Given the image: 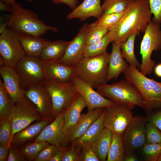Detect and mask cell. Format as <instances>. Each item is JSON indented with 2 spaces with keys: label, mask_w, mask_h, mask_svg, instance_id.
I'll return each mask as SVG.
<instances>
[{
  "label": "cell",
  "mask_w": 161,
  "mask_h": 161,
  "mask_svg": "<svg viewBox=\"0 0 161 161\" xmlns=\"http://www.w3.org/2000/svg\"><path fill=\"white\" fill-rule=\"evenodd\" d=\"M152 14L149 0H130L123 16L109 29L112 41L120 44L132 34L144 33Z\"/></svg>",
  "instance_id": "cell-1"
},
{
  "label": "cell",
  "mask_w": 161,
  "mask_h": 161,
  "mask_svg": "<svg viewBox=\"0 0 161 161\" xmlns=\"http://www.w3.org/2000/svg\"><path fill=\"white\" fill-rule=\"evenodd\" d=\"M10 13L7 21L8 28L20 35L41 37L49 31H58L56 27L46 24L36 13L16 1L11 5Z\"/></svg>",
  "instance_id": "cell-2"
},
{
  "label": "cell",
  "mask_w": 161,
  "mask_h": 161,
  "mask_svg": "<svg viewBox=\"0 0 161 161\" xmlns=\"http://www.w3.org/2000/svg\"><path fill=\"white\" fill-rule=\"evenodd\" d=\"M123 73L125 79L133 84L141 94L145 102L147 116L153 109L161 108V82L147 77L132 65H129Z\"/></svg>",
  "instance_id": "cell-3"
},
{
  "label": "cell",
  "mask_w": 161,
  "mask_h": 161,
  "mask_svg": "<svg viewBox=\"0 0 161 161\" xmlns=\"http://www.w3.org/2000/svg\"><path fill=\"white\" fill-rule=\"evenodd\" d=\"M97 89L100 95L115 103L126 105L132 109L137 106L146 110L145 102L139 91L125 79L111 84H103Z\"/></svg>",
  "instance_id": "cell-4"
},
{
  "label": "cell",
  "mask_w": 161,
  "mask_h": 161,
  "mask_svg": "<svg viewBox=\"0 0 161 161\" xmlns=\"http://www.w3.org/2000/svg\"><path fill=\"white\" fill-rule=\"evenodd\" d=\"M109 55L84 57L74 67L75 75L93 88L106 83Z\"/></svg>",
  "instance_id": "cell-5"
},
{
  "label": "cell",
  "mask_w": 161,
  "mask_h": 161,
  "mask_svg": "<svg viewBox=\"0 0 161 161\" xmlns=\"http://www.w3.org/2000/svg\"><path fill=\"white\" fill-rule=\"evenodd\" d=\"M160 27V24L151 20L141 43L140 53L142 61L140 71L146 76L152 73L155 65L154 61L151 58L153 52L161 50Z\"/></svg>",
  "instance_id": "cell-6"
},
{
  "label": "cell",
  "mask_w": 161,
  "mask_h": 161,
  "mask_svg": "<svg viewBox=\"0 0 161 161\" xmlns=\"http://www.w3.org/2000/svg\"><path fill=\"white\" fill-rule=\"evenodd\" d=\"M14 68L19 77L21 87L25 90L47 81L44 62L39 57L26 55Z\"/></svg>",
  "instance_id": "cell-7"
},
{
  "label": "cell",
  "mask_w": 161,
  "mask_h": 161,
  "mask_svg": "<svg viewBox=\"0 0 161 161\" xmlns=\"http://www.w3.org/2000/svg\"><path fill=\"white\" fill-rule=\"evenodd\" d=\"M45 84L52 100V117L55 119L71 105L78 93L72 80L64 83L47 80Z\"/></svg>",
  "instance_id": "cell-8"
},
{
  "label": "cell",
  "mask_w": 161,
  "mask_h": 161,
  "mask_svg": "<svg viewBox=\"0 0 161 161\" xmlns=\"http://www.w3.org/2000/svg\"><path fill=\"white\" fill-rule=\"evenodd\" d=\"M10 115L13 127L10 145L12 139L15 134L29 126L34 121L42 119L35 105L25 96L14 103Z\"/></svg>",
  "instance_id": "cell-9"
},
{
  "label": "cell",
  "mask_w": 161,
  "mask_h": 161,
  "mask_svg": "<svg viewBox=\"0 0 161 161\" xmlns=\"http://www.w3.org/2000/svg\"><path fill=\"white\" fill-rule=\"evenodd\" d=\"M20 35L8 28L0 35V54L5 65L14 68L26 55L21 45Z\"/></svg>",
  "instance_id": "cell-10"
},
{
  "label": "cell",
  "mask_w": 161,
  "mask_h": 161,
  "mask_svg": "<svg viewBox=\"0 0 161 161\" xmlns=\"http://www.w3.org/2000/svg\"><path fill=\"white\" fill-rule=\"evenodd\" d=\"M132 109L118 103L105 108L103 118L104 128L113 134L122 135L133 117Z\"/></svg>",
  "instance_id": "cell-11"
},
{
  "label": "cell",
  "mask_w": 161,
  "mask_h": 161,
  "mask_svg": "<svg viewBox=\"0 0 161 161\" xmlns=\"http://www.w3.org/2000/svg\"><path fill=\"white\" fill-rule=\"evenodd\" d=\"M146 117H134L123 134L126 153L134 152L146 143Z\"/></svg>",
  "instance_id": "cell-12"
},
{
  "label": "cell",
  "mask_w": 161,
  "mask_h": 161,
  "mask_svg": "<svg viewBox=\"0 0 161 161\" xmlns=\"http://www.w3.org/2000/svg\"><path fill=\"white\" fill-rule=\"evenodd\" d=\"M63 112L59 114L50 124L45 126L38 135L35 142L45 141L58 148L64 147L69 142L68 136L63 130Z\"/></svg>",
  "instance_id": "cell-13"
},
{
  "label": "cell",
  "mask_w": 161,
  "mask_h": 161,
  "mask_svg": "<svg viewBox=\"0 0 161 161\" xmlns=\"http://www.w3.org/2000/svg\"><path fill=\"white\" fill-rule=\"evenodd\" d=\"M89 24H84L76 35L70 42L62 58L58 61L67 66L74 67L84 58L86 46V36Z\"/></svg>",
  "instance_id": "cell-14"
},
{
  "label": "cell",
  "mask_w": 161,
  "mask_h": 161,
  "mask_svg": "<svg viewBox=\"0 0 161 161\" xmlns=\"http://www.w3.org/2000/svg\"><path fill=\"white\" fill-rule=\"evenodd\" d=\"M25 95L35 105L43 119H52V102L45 83L29 87Z\"/></svg>",
  "instance_id": "cell-15"
},
{
  "label": "cell",
  "mask_w": 161,
  "mask_h": 161,
  "mask_svg": "<svg viewBox=\"0 0 161 161\" xmlns=\"http://www.w3.org/2000/svg\"><path fill=\"white\" fill-rule=\"evenodd\" d=\"M72 81L78 92L83 98L87 105L88 111L101 108H108L115 103L103 97L88 84L75 75Z\"/></svg>",
  "instance_id": "cell-16"
},
{
  "label": "cell",
  "mask_w": 161,
  "mask_h": 161,
  "mask_svg": "<svg viewBox=\"0 0 161 161\" xmlns=\"http://www.w3.org/2000/svg\"><path fill=\"white\" fill-rule=\"evenodd\" d=\"M0 74L4 87L14 103L25 96V90L21 87L19 77L14 68L0 66Z\"/></svg>",
  "instance_id": "cell-17"
},
{
  "label": "cell",
  "mask_w": 161,
  "mask_h": 161,
  "mask_svg": "<svg viewBox=\"0 0 161 161\" xmlns=\"http://www.w3.org/2000/svg\"><path fill=\"white\" fill-rule=\"evenodd\" d=\"M43 62L47 80L66 82L72 81L75 75L74 67L62 64L58 61Z\"/></svg>",
  "instance_id": "cell-18"
},
{
  "label": "cell",
  "mask_w": 161,
  "mask_h": 161,
  "mask_svg": "<svg viewBox=\"0 0 161 161\" xmlns=\"http://www.w3.org/2000/svg\"><path fill=\"white\" fill-rule=\"evenodd\" d=\"M101 0H84L67 16L68 20L77 18L83 21L90 17L98 19L103 14Z\"/></svg>",
  "instance_id": "cell-19"
},
{
  "label": "cell",
  "mask_w": 161,
  "mask_h": 161,
  "mask_svg": "<svg viewBox=\"0 0 161 161\" xmlns=\"http://www.w3.org/2000/svg\"><path fill=\"white\" fill-rule=\"evenodd\" d=\"M112 42V49L109 60L107 82L113 79L117 80L121 73L125 72L129 66L123 59L121 53L120 44L114 41Z\"/></svg>",
  "instance_id": "cell-20"
},
{
  "label": "cell",
  "mask_w": 161,
  "mask_h": 161,
  "mask_svg": "<svg viewBox=\"0 0 161 161\" xmlns=\"http://www.w3.org/2000/svg\"><path fill=\"white\" fill-rule=\"evenodd\" d=\"M104 108H97L88 111L86 114H81L78 122L68 133L69 142H72L83 135L101 115Z\"/></svg>",
  "instance_id": "cell-21"
},
{
  "label": "cell",
  "mask_w": 161,
  "mask_h": 161,
  "mask_svg": "<svg viewBox=\"0 0 161 161\" xmlns=\"http://www.w3.org/2000/svg\"><path fill=\"white\" fill-rule=\"evenodd\" d=\"M86 107L87 105L85 100L78 93L71 105L63 112V130L66 134H68L69 131L78 122L82 111Z\"/></svg>",
  "instance_id": "cell-22"
},
{
  "label": "cell",
  "mask_w": 161,
  "mask_h": 161,
  "mask_svg": "<svg viewBox=\"0 0 161 161\" xmlns=\"http://www.w3.org/2000/svg\"><path fill=\"white\" fill-rule=\"evenodd\" d=\"M105 108L100 117L80 137L72 142V148H80L92 144L104 128L103 118Z\"/></svg>",
  "instance_id": "cell-23"
},
{
  "label": "cell",
  "mask_w": 161,
  "mask_h": 161,
  "mask_svg": "<svg viewBox=\"0 0 161 161\" xmlns=\"http://www.w3.org/2000/svg\"><path fill=\"white\" fill-rule=\"evenodd\" d=\"M70 41H49L43 49L39 58L44 61H58L64 56Z\"/></svg>",
  "instance_id": "cell-24"
},
{
  "label": "cell",
  "mask_w": 161,
  "mask_h": 161,
  "mask_svg": "<svg viewBox=\"0 0 161 161\" xmlns=\"http://www.w3.org/2000/svg\"><path fill=\"white\" fill-rule=\"evenodd\" d=\"M20 41L27 55L39 57L49 41L41 36L20 35Z\"/></svg>",
  "instance_id": "cell-25"
},
{
  "label": "cell",
  "mask_w": 161,
  "mask_h": 161,
  "mask_svg": "<svg viewBox=\"0 0 161 161\" xmlns=\"http://www.w3.org/2000/svg\"><path fill=\"white\" fill-rule=\"evenodd\" d=\"M50 120L43 119L16 133L12 137L11 143H22L38 135L44 128L48 124Z\"/></svg>",
  "instance_id": "cell-26"
},
{
  "label": "cell",
  "mask_w": 161,
  "mask_h": 161,
  "mask_svg": "<svg viewBox=\"0 0 161 161\" xmlns=\"http://www.w3.org/2000/svg\"><path fill=\"white\" fill-rule=\"evenodd\" d=\"M113 133L104 128L92 144L100 161H106Z\"/></svg>",
  "instance_id": "cell-27"
},
{
  "label": "cell",
  "mask_w": 161,
  "mask_h": 161,
  "mask_svg": "<svg viewBox=\"0 0 161 161\" xmlns=\"http://www.w3.org/2000/svg\"><path fill=\"white\" fill-rule=\"evenodd\" d=\"M137 36L135 34L130 35L125 42L120 44V49L123 57L129 65L140 69L141 64L137 59L134 51V42Z\"/></svg>",
  "instance_id": "cell-28"
},
{
  "label": "cell",
  "mask_w": 161,
  "mask_h": 161,
  "mask_svg": "<svg viewBox=\"0 0 161 161\" xmlns=\"http://www.w3.org/2000/svg\"><path fill=\"white\" fill-rule=\"evenodd\" d=\"M125 154L122 135L113 134L107 161H124Z\"/></svg>",
  "instance_id": "cell-29"
},
{
  "label": "cell",
  "mask_w": 161,
  "mask_h": 161,
  "mask_svg": "<svg viewBox=\"0 0 161 161\" xmlns=\"http://www.w3.org/2000/svg\"><path fill=\"white\" fill-rule=\"evenodd\" d=\"M112 41L108 32L99 42L86 45L84 52V57L97 56L105 53L108 45Z\"/></svg>",
  "instance_id": "cell-30"
},
{
  "label": "cell",
  "mask_w": 161,
  "mask_h": 161,
  "mask_svg": "<svg viewBox=\"0 0 161 161\" xmlns=\"http://www.w3.org/2000/svg\"><path fill=\"white\" fill-rule=\"evenodd\" d=\"M109 32V29L98 24L95 21L89 24L86 36V45L93 44L102 40Z\"/></svg>",
  "instance_id": "cell-31"
},
{
  "label": "cell",
  "mask_w": 161,
  "mask_h": 161,
  "mask_svg": "<svg viewBox=\"0 0 161 161\" xmlns=\"http://www.w3.org/2000/svg\"><path fill=\"white\" fill-rule=\"evenodd\" d=\"M11 98L0 79V120L10 115L13 105Z\"/></svg>",
  "instance_id": "cell-32"
},
{
  "label": "cell",
  "mask_w": 161,
  "mask_h": 161,
  "mask_svg": "<svg viewBox=\"0 0 161 161\" xmlns=\"http://www.w3.org/2000/svg\"><path fill=\"white\" fill-rule=\"evenodd\" d=\"M13 130L10 115L0 120V145H7L9 148Z\"/></svg>",
  "instance_id": "cell-33"
},
{
  "label": "cell",
  "mask_w": 161,
  "mask_h": 161,
  "mask_svg": "<svg viewBox=\"0 0 161 161\" xmlns=\"http://www.w3.org/2000/svg\"><path fill=\"white\" fill-rule=\"evenodd\" d=\"M130 0H104L102 7L103 14L120 13L127 8Z\"/></svg>",
  "instance_id": "cell-34"
},
{
  "label": "cell",
  "mask_w": 161,
  "mask_h": 161,
  "mask_svg": "<svg viewBox=\"0 0 161 161\" xmlns=\"http://www.w3.org/2000/svg\"><path fill=\"white\" fill-rule=\"evenodd\" d=\"M50 144L45 141L34 142L24 147L21 153L29 160H34L39 153Z\"/></svg>",
  "instance_id": "cell-35"
},
{
  "label": "cell",
  "mask_w": 161,
  "mask_h": 161,
  "mask_svg": "<svg viewBox=\"0 0 161 161\" xmlns=\"http://www.w3.org/2000/svg\"><path fill=\"white\" fill-rule=\"evenodd\" d=\"M142 154L147 161H157L161 155V143H145L141 148Z\"/></svg>",
  "instance_id": "cell-36"
},
{
  "label": "cell",
  "mask_w": 161,
  "mask_h": 161,
  "mask_svg": "<svg viewBox=\"0 0 161 161\" xmlns=\"http://www.w3.org/2000/svg\"><path fill=\"white\" fill-rule=\"evenodd\" d=\"M125 10L120 13L103 14L95 22L99 25L109 29L115 25L120 19Z\"/></svg>",
  "instance_id": "cell-37"
},
{
  "label": "cell",
  "mask_w": 161,
  "mask_h": 161,
  "mask_svg": "<svg viewBox=\"0 0 161 161\" xmlns=\"http://www.w3.org/2000/svg\"><path fill=\"white\" fill-rule=\"evenodd\" d=\"M146 143H161V131L153 123L147 121L146 126Z\"/></svg>",
  "instance_id": "cell-38"
},
{
  "label": "cell",
  "mask_w": 161,
  "mask_h": 161,
  "mask_svg": "<svg viewBox=\"0 0 161 161\" xmlns=\"http://www.w3.org/2000/svg\"><path fill=\"white\" fill-rule=\"evenodd\" d=\"M80 161H100L92 144L81 148Z\"/></svg>",
  "instance_id": "cell-39"
},
{
  "label": "cell",
  "mask_w": 161,
  "mask_h": 161,
  "mask_svg": "<svg viewBox=\"0 0 161 161\" xmlns=\"http://www.w3.org/2000/svg\"><path fill=\"white\" fill-rule=\"evenodd\" d=\"M59 148L53 144H50L42 150L34 160L35 161H49Z\"/></svg>",
  "instance_id": "cell-40"
},
{
  "label": "cell",
  "mask_w": 161,
  "mask_h": 161,
  "mask_svg": "<svg viewBox=\"0 0 161 161\" xmlns=\"http://www.w3.org/2000/svg\"><path fill=\"white\" fill-rule=\"evenodd\" d=\"M151 11L154 15L152 20L161 23V0H149Z\"/></svg>",
  "instance_id": "cell-41"
},
{
  "label": "cell",
  "mask_w": 161,
  "mask_h": 161,
  "mask_svg": "<svg viewBox=\"0 0 161 161\" xmlns=\"http://www.w3.org/2000/svg\"><path fill=\"white\" fill-rule=\"evenodd\" d=\"M81 148L78 147L71 148L66 149L61 161H79Z\"/></svg>",
  "instance_id": "cell-42"
},
{
  "label": "cell",
  "mask_w": 161,
  "mask_h": 161,
  "mask_svg": "<svg viewBox=\"0 0 161 161\" xmlns=\"http://www.w3.org/2000/svg\"><path fill=\"white\" fill-rule=\"evenodd\" d=\"M147 121L155 125L161 131V110L146 117Z\"/></svg>",
  "instance_id": "cell-43"
},
{
  "label": "cell",
  "mask_w": 161,
  "mask_h": 161,
  "mask_svg": "<svg viewBox=\"0 0 161 161\" xmlns=\"http://www.w3.org/2000/svg\"><path fill=\"white\" fill-rule=\"evenodd\" d=\"M25 159L22 154L17 150L10 147L9 148V154L7 161H21Z\"/></svg>",
  "instance_id": "cell-44"
},
{
  "label": "cell",
  "mask_w": 161,
  "mask_h": 161,
  "mask_svg": "<svg viewBox=\"0 0 161 161\" xmlns=\"http://www.w3.org/2000/svg\"><path fill=\"white\" fill-rule=\"evenodd\" d=\"M55 4L62 3L69 6L72 10L75 9L77 6L79 0H51Z\"/></svg>",
  "instance_id": "cell-45"
},
{
  "label": "cell",
  "mask_w": 161,
  "mask_h": 161,
  "mask_svg": "<svg viewBox=\"0 0 161 161\" xmlns=\"http://www.w3.org/2000/svg\"><path fill=\"white\" fill-rule=\"evenodd\" d=\"M9 148L7 145H0V161H7Z\"/></svg>",
  "instance_id": "cell-46"
},
{
  "label": "cell",
  "mask_w": 161,
  "mask_h": 161,
  "mask_svg": "<svg viewBox=\"0 0 161 161\" xmlns=\"http://www.w3.org/2000/svg\"><path fill=\"white\" fill-rule=\"evenodd\" d=\"M66 149L65 147L59 148L49 161H61L64 154Z\"/></svg>",
  "instance_id": "cell-47"
},
{
  "label": "cell",
  "mask_w": 161,
  "mask_h": 161,
  "mask_svg": "<svg viewBox=\"0 0 161 161\" xmlns=\"http://www.w3.org/2000/svg\"><path fill=\"white\" fill-rule=\"evenodd\" d=\"M139 159L134 152H129L125 154L124 161H138Z\"/></svg>",
  "instance_id": "cell-48"
},
{
  "label": "cell",
  "mask_w": 161,
  "mask_h": 161,
  "mask_svg": "<svg viewBox=\"0 0 161 161\" xmlns=\"http://www.w3.org/2000/svg\"><path fill=\"white\" fill-rule=\"evenodd\" d=\"M0 9L1 11L11 12V5L0 1Z\"/></svg>",
  "instance_id": "cell-49"
},
{
  "label": "cell",
  "mask_w": 161,
  "mask_h": 161,
  "mask_svg": "<svg viewBox=\"0 0 161 161\" xmlns=\"http://www.w3.org/2000/svg\"><path fill=\"white\" fill-rule=\"evenodd\" d=\"M154 72L157 76L161 77V63L156 66L154 68Z\"/></svg>",
  "instance_id": "cell-50"
},
{
  "label": "cell",
  "mask_w": 161,
  "mask_h": 161,
  "mask_svg": "<svg viewBox=\"0 0 161 161\" xmlns=\"http://www.w3.org/2000/svg\"><path fill=\"white\" fill-rule=\"evenodd\" d=\"M7 26V22L6 24H1L0 25V34L4 32L7 29L6 27Z\"/></svg>",
  "instance_id": "cell-51"
},
{
  "label": "cell",
  "mask_w": 161,
  "mask_h": 161,
  "mask_svg": "<svg viewBox=\"0 0 161 161\" xmlns=\"http://www.w3.org/2000/svg\"><path fill=\"white\" fill-rule=\"evenodd\" d=\"M0 1L10 5H12L16 2V0H0Z\"/></svg>",
  "instance_id": "cell-52"
},
{
  "label": "cell",
  "mask_w": 161,
  "mask_h": 161,
  "mask_svg": "<svg viewBox=\"0 0 161 161\" xmlns=\"http://www.w3.org/2000/svg\"><path fill=\"white\" fill-rule=\"evenodd\" d=\"M157 161H161V155L158 159Z\"/></svg>",
  "instance_id": "cell-53"
},
{
  "label": "cell",
  "mask_w": 161,
  "mask_h": 161,
  "mask_svg": "<svg viewBox=\"0 0 161 161\" xmlns=\"http://www.w3.org/2000/svg\"><path fill=\"white\" fill-rule=\"evenodd\" d=\"M29 2H31L34 0H27Z\"/></svg>",
  "instance_id": "cell-54"
},
{
  "label": "cell",
  "mask_w": 161,
  "mask_h": 161,
  "mask_svg": "<svg viewBox=\"0 0 161 161\" xmlns=\"http://www.w3.org/2000/svg\"></svg>",
  "instance_id": "cell-55"
}]
</instances>
